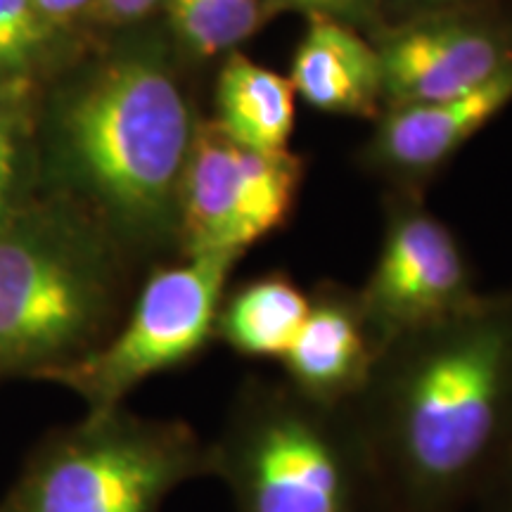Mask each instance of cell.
Returning a JSON list of instances; mask_svg holds the SVG:
<instances>
[{"label": "cell", "mask_w": 512, "mask_h": 512, "mask_svg": "<svg viewBox=\"0 0 512 512\" xmlns=\"http://www.w3.org/2000/svg\"><path fill=\"white\" fill-rule=\"evenodd\" d=\"M3 209H5V195L0 192V214H3Z\"/></svg>", "instance_id": "7402d4cb"}, {"label": "cell", "mask_w": 512, "mask_h": 512, "mask_svg": "<svg viewBox=\"0 0 512 512\" xmlns=\"http://www.w3.org/2000/svg\"><path fill=\"white\" fill-rule=\"evenodd\" d=\"M8 185H10V174H5L3 169H0V192H8Z\"/></svg>", "instance_id": "44dd1931"}, {"label": "cell", "mask_w": 512, "mask_h": 512, "mask_svg": "<svg viewBox=\"0 0 512 512\" xmlns=\"http://www.w3.org/2000/svg\"><path fill=\"white\" fill-rule=\"evenodd\" d=\"M157 0H98L102 15L124 22V19H136L145 15L147 10L155 5Z\"/></svg>", "instance_id": "e0dca14e"}, {"label": "cell", "mask_w": 512, "mask_h": 512, "mask_svg": "<svg viewBox=\"0 0 512 512\" xmlns=\"http://www.w3.org/2000/svg\"><path fill=\"white\" fill-rule=\"evenodd\" d=\"M382 351L358 292L323 290L311 297L302 328L280 358V377L318 406L344 408L366 389Z\"/></svg>", "instance_id": "9c48e42d"}, {"label": "cell", "mask_w": 512, "mask_h": 512, "mask_svg": "<svg viewBox=\"0 0 512 512\" xmlns=\"http://www.w3.org/2000/svg\"><path fill=\"white\" fill-rule=\"evenodd\" d=\"M0 169L12 176V143H10L8 131H5L3 121H0Z\"/></svg>", "instance_id": "d6986e66"}, {"label": "cell", "mask_w": 512, "mask_h": 512, "mask_svg": "<svg viewBox=\"0 0 512 512\" xmlns=\"http://www.w3.org/2000/svg\"><path fill=\"white\" fill-rule=\"evenodd\" d=\"M240 256H188L183 266L147 278L124 325L107 342L57 377L86 403V411L124 406L150 377L195 361L214 342L228 275Z\"/></svg>", "instance_id": "8992f818"}, {"label": "cell", "mask_w": 512, "mask_h": 512, "mask_svg": "<svg viewBox=\"0 0 512 512\" xmlns=\"http://www.w3.org/2000/svg\"><path fill=\"white\" fill-rule=\"evenodd\" d=\"M358 299L387 347L458 316L479 294L456 235L427 211L403 207L387 223L373 273Z\"/></svg>", "instance_id": "ba28073f"}, {"label": "cell", "mask_w": 512, "mask_h": 512, "mask_svg": "<svg viewBox=\"0 0 512 512\" xmlns=\"http://www.w3.org/2000/svg\"><path fill=\"white\" fill-rule=\"evenodd\" d=\"M174 17L190 46L211 55L252 36L264 10L261 0H174Z\"/></svg>", "instance_id": "9a60e30c"}, {"label": "cell", "mask_w": 512, "mask_h": 512, "mask_svg": "<svg viewBox=\"0 0 512 512\" xmlns=\"http://www.w3.org/2000/svg\"><path fill=\"white\" fill-rule=\"evenodd\" d=\"M209 475V444L188 422L145 418L126 406L43 441L0 512H159L166 498Z\"/></svg>", "instance_id": "3957f363"}, {"label": "cell", "mask_w": 512, "mask_h": 512, "mask_svg": "<svg viewBox=\"0 0 512 512\" xmlns=\"http://www.w3.org/2000/svg\"><path fill=\"white\" fill-rule=\"evenodd\" d=\"M93 242L0 228V377L55 380L114 332L105 259Z\"/></svg>", "instance_id": "5b68a950"}, {"label": "cell", "mask_w": 512, "mask_h": 512, "mask_svg": "<svg viewBox=\"0 0 512 512\" xmlns=\"http://www.w3.org/2000/svg\"><path fill=\"white\" fill-rule=\"evenodd\" d=\"M294 86L245 55H230L219 79V124L249 150L283 152L294 128Z\"/></svg>", "instance_id": "5bb4252c"}, {"label": "cell", "mask_w": 512, "mask_h": 512, "mask_svg": "<svg viewBox=\"0 0 512 512\" xmlns=\"http://www.w3.org/2000/svg\"><path fill=\"white\" fill-rule=\"evenodd\" d=\"M311 294L283 273H268L223 294L214 339L247 361L278 366L302 328Z\"/></svg>", "instance_id": "4fadbf2b"}, {"label": "cell", "mask_w": 512, "mask_h": 512, "mask_svg": "<svg viewBox=\"0 0 512 512\" xmlns=\"http://www.w3.org/2000/svg\"><path fill=\"white\" fill-rule=\"evenodd\" d=\"M470 512H512V439L477 491Z\"/></svg>", "instance_id": "2e32d148"}, {"label": "cell", "mask_w": 512, "mask_h": 512, "mask_svg": "<svg viewBox=\"0 0 512 512\" xmlns=\"http://www.w3.org/2000/svg\"><path fill=\"white\" fill-rule=\"evenodd\" d=\"M31 3H34V8L46 12L50 17H64L69 12L81 10L88 0H31Z\"/></svg>", "instance_id": "ac0fdd59"}, {"label": "cell", "mask_w": 512, "mask_h": 512, "mask_svg": "<svg viewBox=\"0 0 512 512\" xmlns=\"http://www.w3.org/2000/svg\"><path fill=\"white\" fill-rule=\"evenodd\" d=\"M347 408L387 512H465L512 439V292L394 339Z\"/></svg>", "instance_id": "6da1fadb"}, {"label": "cell", "mask_w": 512, "mask_h": 512, "mask_svg": "<svg viewBox=\"0 0 512 512\" xmlns=\"http://www.w3.org/2000/svg\"><path fill=\"white\" fill-rule=\"evenodd\" d=\"M512 102V64L475 91L399 107L382 124L380 157L401 171H427L460 150Z\"/></svg>", "instance_id": "8fae6325"}, {"label": "cell", "mask_w": 512, "mask_h": 512, "mask_svg": "<svg viewBox=\"0 0 512 512\" xmlns=\"http://www.w3.org/2000/svg\"><path fill=\"white\" fill-rule=\"evenodd\" d=\"M290 81L316 110L370 112L382 93L380 53L351 29L316 17L294 53Z\"/></svg>", "instance_id": "7c38bea8"}, {"label": "cell", "mask_w": 512, "mask_h": 512, "mask_svg": "<svg viewBox=\"0 0 512 512\" xmlns=\"http://www.w3.org/2000/svg\"><path fill=\"white\" fill-rule=\"evenodd\" d=\"M290 3L309 5V8H335V5L347 3V0H290Z\"/></svg>", "instance_id": "ffe728a7"}, {"label": "cell", "mask_w": 512, "mask_h": 512, "mask_svg": "<svg viewBox=\"0 0 512 512\" xmlns=\"http://www.w3.org/2000/svg\"><path fill=\"white\" fill-rule=\"evenodd\" d=\"M380 53L382 93L399 107L465 95L512 64V34L486 24L420 27Z\"/></svg>", "instance_id": "30bf717a"}, {"label": "cell", "mask_w": 512, "mask_h": 512, "mask_svg": "<svg viewBox=\"0 0 512 512\" xmlns=\"http://www.w3.org/2000/svg\"><path fill=\"white\" fill-rule=\"evenodd\" d=\"M72 138L83 174L128 233H162L178 216L188 159V110L150 62L107 69L76 102Z\"/></svg>", "instance_id": "277c9868"}, {"label": "cell", "mask_w": 512, "mask_h": 512, "mask_svg": "<svg viewBox=\"0 0 512 512\" xmlns=\"http://www.w3.org/2000/svg\"><path fill=\"white\" fill-rule=\"evenodd\" d=\"M209 475L235 512H387L349 408L318 406L283 377L240 382L209 441Z\"/></svg>", "instance_id": "7a4b0ae2"}, {"label": "cell", "mask_w": 512, "mask_h": 512, "mask_svg": "<svg viewBox=\"0 0 512 512\" xmlns=\"http://www.w3.org/2000/svg\"><path fill=\"white\" fill-rule=\"evenodd\" d=\"M304 166L292 152L249 150L219 124L202 128L178 190V235L188 256H242L290 221Z\"/></svg>", "instance_id": "52a82bcc"}]
</instances>
